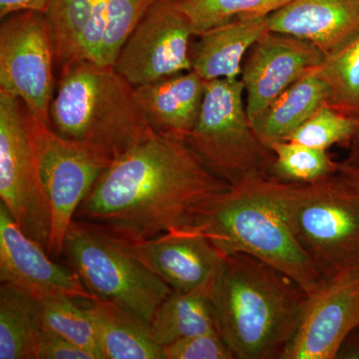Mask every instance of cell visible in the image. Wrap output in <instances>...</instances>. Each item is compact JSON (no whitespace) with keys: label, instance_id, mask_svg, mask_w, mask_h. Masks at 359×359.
Returning a JSON list of instances; mask_svg holds the SVG:
<instances>
[{"label":"cell","instance_id":"cell-1","mask_svg":"<svg viewBox=\"0 0 359 359\" xmlns=\"http://www.w3.org/2000/svg\"><path fill=\"white\" fill-rule=\"evenodd\" d=\"M230 187L185 140L154 131L104 170L74 219L123 242H142L190 226Z\"/></svg>","mask_w":359,"mask_h":359},{"label":"cell","instance_id":"cell-2","mask_svg":"<svg viewBox=\"0 0 359 359\" xmlns=\"http://www.w3.org/2000/svg\"><path fill=\"white\" fill-rule=\"evenodd\" d=\"M309 294L280 269L250 255H230L212 278L217 330L233 359H280Z\"/></svg>","mask_w":359,"mask_h":359},{"label":"cell","instance_id":"cell-3","mask_svg":"<svg viewBox=\"0 0 359 359\" xmlns=\"http://www.w3.org/2000/svg\"><path fill=\"white\" fill-rule=\"evenodd\" d=\"M294 186L269 177L245 180L207 203L188 226L200 231L223 256L257 257L311 294L323 276L290 228L287 204Z\"/></svg>","mask_w":359,"mask_h":359},{"label":"cell","instance_id":"cell-4","mask_svg":"<svg viewBox=\"0 0 359 359\" xmlns=\"http://www.w3.org/2000/svg\"><path fill=\"white\" fill-rule=\"evenodd\" d=\"M56 85L52 128L111 161L154 132L137 101L135 87L114 65L75 61L61 69Z\"/></svg>","mask_w":359,"mask_h":359},{"label":"cell","instance_id":"cell-5","mask_svg":"<svg viewBox=\"0 0 359 359\" xmlns=\"http://www.w3.org/2000/svg\"><path fill=\"white\" fill-rule=\"evenodd\" d=\"M62 255L90 294L128 311L149 327L173 292L121 241L85 222L74 219L70 224Z\"/></svg>","mask_w":359,"mask_h":359},{"label":"cell","instance_id":"cell-6","mask_svg":"<svg viewBox=\"0 0 359 359\" xmlns=\"http://www.w3.org/2000/svg\"><path fill=\"white\" fill-rule=\"evenodd\" d=\"M185 141L230 186L255 177L271 178L275 154L252 129L241 79L205 81L199 118Z\"/></svg>","mask_w":359,"mask_h":359},{"label":"cell","instance_id":"cell-7","mask_svg":"<svg viewBox=\"0 0 359 359\" xmlns=\"http://www.w3.org/2000/svg\"><path fill=\"white\" fill-rule=\"evenodd\" d=\"M287 214L323 280L359 266V192L339 173L318 183L294 184Z\"/></svg>","mask_w":359,"mask_h":359},{"label":"cell","instance_id":"cell-8","mask_svg":"<svg viewBox=\"0 0 359 359\" xmlns=\"http://www.w3.org/2000/svg\"><path fill=\"white\" fill-rule=\"evenodd\" d=\"M26 126L51 209L49 255L62 256L63 242L78 208L110 159L60 136L25 107Z\"/></svg>","mask_w":359,"mask_h":359},{"label":"cell","instance_id":"cell-9","mask_svg":"<svg viewBox=\"0 0 359 359\" xmlns=\"http://www.w3.org/2000/svg\"><path fill=\"white\" fill-rule=\"evenodd\" d=\"M0 199L21 230L49 254L51 209L28 135L25 105L0 90Z\"/></svg>","mask_w":359,"mask_h":359},{"label":"cell","instance_id":"cell-10","mask_svg":"<svg viewBox=\"0 0 359 359\" xmlns=\"http://www.w3.org/2000/svg\"><path fill=\"white\" fill-rule=\"evenodd\" d=\"M0 90L18 96L27 110L51 126L54 52L43 13L25 11L2 18Z\"/></svg>","mask_w":359,"mask_h":359},{"label":"cell","instance_id":"cell-11","mask_svg":"<svg viewBox=\"0 0 359 359\" xmlns=\"http://www.w3.org/2000/svg\"><path fill=\"white\" fill-rule=\"evenodd\" d=\"M192 36L177 0H157L123 45L115 69L134 87L188 72Z\"/></svg>","mask_w":359,"mask_h":359},{"label":"cell","instance_id":"cell-12","mask_svg":"<svg viewBox=\"0 0 359 359\" xmlns=\"http://www.w3.org/2000/svg\"><path fill=\"white\" fill-rule=\"evenodd\" d=\"M359 328V266L323 278L309 294L280 359H334Z\"/></svg>","mask_w":359,"mask_h":359},{"label":"cell","instance_id":"cell-13","mask_svg":"<svg viewBox=\"0 0 359 359\" xmlns=\"http://www.w3.org/2000/svg\"><path fill=\"white\" fill-rule=\"evenodd\" d=\"M325 58L308 40L271 30L262 35L248 52L240 77L250 123Z\"/></svg>","mask_w":359,"mask_h":359},{"label":"cell","instance_id":"cell-14","mask_svg":"<svg viewBox=\"0 0 359 359\" xmlns=\"http://www.w3.org/2000/svg\"><path fill=\"white\" fill-rule=\"evenodd\" d=\"M0 282L25 290L35 299L49 297L95 299L70 266L52 261L42 245L21 230L0 204Z\"/></svg>","mask_w":359,"mask_h":359},{"label":"cell","instance_id":"cell-15","mask_svg":"<svg viewBox=\"0 0 359 359\" xmlns=\"http://www.w3.org/2000/svg\"><path fill=\"white\" fill-rule=\"evenodd\" d=\"M121 242L177 292H190L211 283L224 259L200 231L191 226L142 242Z\"/></svg>","mask_w":359,"mask_h":359},{"label":"cell","instance_id":"cell-16","mask_svg":"<svg viewBox=\"0 0 359 359\" xmlns=\"http://www.w3.org/2000/svg\"><path fill=\"white\" fill-rule=\"evenodd\" d=\"M271 32L308 40L325 56L359 33V0H292L269 16Z\"/></svg>","mask_w":359,"mask_h":359},{"label":"cell","instance_id":"cell-17","mask_svg":"<svg viewBox=\"0 0 359 359\" xmlns=\"http://www.w3.org/2000/svg\"><path fill=\"white\" fill-rule=\"evenodd\" d=\"M205 81L195 71L135 87V95L151 128L186 140L199 118Z\"/></svg>","mask_w":359,"mask_h":359},{"label":"cell","instance_id":"cell-18","mask_svg":"<svg viewBox=\"0 0 359 359\" xmlns=\"http://www.w3.org/2000/svg\"><path fill=\"white\" fill-rule=\"evenodd\" d=\"M269 30V16L237 18L205 30L191 44L192 70L205 81L240 79L248 52Z\"/></svg>","mask_w":359,"mask_h":359},{"label":"cell","instance_id":"cell-19","mask_svg":"<svg viewBox=\"0 0 359 359\" xmlns=\"http://www.w3.org/2000/svg\"><path fill=\"white\" fill-rule=\"evenodd\" d=\"M103 359H164L162 347L140 318L101 299H83Z\"/></svg>","mask_w":359,"mask_h":359},{"label":"cell","instance_id":"cell-20","mask_svg":"<svg viewBox=\"0 0 359 359\" xmlns=\"http://www.w3.org/2000/svg\"><path fill=\"white\" fill-rule=\"evenodd\" d=\"M327 85L313 70L276 99L252 122V129L266 147L287 140L320 106L327 103Z\"/></svg>","mask_w":359,"mask_h":359},{"label":"cell","instance_id":"cell-21","mask_svg":"<svg viewBox=\"0 0 359 359\" xmlns=\"http://www.w3.org/2000/svg\"><path fill=\"white\" fill-rule=\"evenodd\" d=\"M211 283L190 292L173 290L162 302L150 325L151 337L158 346L218 332L210 299Z\"/></svg>","mask_w":359,"mask_h":359},{"label":"cell","instance_id":"cell-22","mask_svg":"<svg viewBox=\"0 0 359 359\" xmlns=\"http://www.w3.org/2000/svg\"><path fill=\"white\" fill-rule=\"evenodd\" d=\"M40 328L39 299L8 283H1L0 359H35Z\"/></svg>","mask_w":359,"mask_h":359},{"label":"cell","instance_id":"cell-23","mask_svg":"<svg viewBox=\"0 0 359 359\" xmlns=\"http://www.w3.org/2000/svg\"><path fill=\"white\" fill-rule=\"evenodd\" d=\"M313 72L327 85L330 107L359 118V33L325 60Z\"/></svg>","mask_w":359,"mask_h":359},{"label":"cell","instance_id":"cell-24","mask_svg":"<svg viewBox=\"0 0 359 359\" xmlns=\"http://www.w3.org/2000/svg\"><path fill=\"white\" fill-rule=\"evenodd\" d=\"M275 154L271 178L287 184H313L339 173V163L327 150L292 141L271 144Z\"/></svg>","mask_w":359,"mask_h":359},{"label":"cell","instance_id":"cell-25","mask_svg":"<svg viewBox=\"0 0 359 359\" xmlns=\"http://www.w3.org/2000/svg\"><path fill=\"white\" fill-rule=\"evenodd\" d=\"M81 299L59 295L39 299L41 327L55 332L72 344L103 359L99 349L95 327Z\"/></svg>","mask_w":359,"mask_h":359},{"label":"cell","instance_id":"cell-26","mask_svg":"<svg viewBox=\"0 0 359 359\" xmlns=\"http://www.w3.org/2000/svg\"><path fill=\"white\" fill-rule=\"evenodd\" d=\"M292 0H177L185 14L194 35L237 20L269 16Z\"/></svg>","mask_w":359,"mask_h":359},{"label":"cell","instance_id":"cell-27","mask_svg":"<svg viewBox=\"0 0 359 359\" xmlns=\"http://www.w3.org/2000/svg\"><path fill=\"white\" fill-rule=\"evenodd\" d=\"M358 130L359 118L342 114L325 103L287 141L327 151L334 145H351Z\"/></svg>","mask_w":359,"mask_h":359},{"label":"cell","instance_id":"cell-28","mask_svg":"<svg viewBox=\"0 0 359 359\" xmlns=\"http://www.w3.org/2000/svg\"><path fill=\"white\" fill-rule=\"evenodd\" d=\"M157 0H108L96 62L114 65L123 45Z\"/></svg>","mask_w":359,"mask_h":359},{"label":"cell","instance_id":"cell-29","mask_svg":"<svg viewBox=\"0 0 359 359\" xmlns=\"http://www.w3.org/2000/svg\"><path fill=\"white\" fill-rule=\"evenodd\" d=\"M162 349L164 359H233L219 332L188 337Z\"/></svg>","mask_w":359,"mask_h":359},{"label":"cell","instance_id":"cell-30","mask_svg":"<svg viewBox=\"0 0 359 359\" xmlns=\"http://www.w3.org/2000/svg\"><path fill=\"white\" fill-rule=\"evenodd\" d=\"M35 359H95L93 354L55 332L40 328L35 344Z\"/></svg>","mask_w":359,"mask_h":359},{"label":"cell","instance_id":"cell-31","mask_svg":"<svg viewBox=\"0 0 359 359\" xmlns=\"http://www.w3.org/2000/svg\"><path fill=\"white\" fill-rule=\"evenodd\" d=\"M339 174L359 192V167L351 163H339Z\"/></svg>","mask_w":359,"mask_h":359},{"label":"cell","instance_id":"cell-32","mask_svg":"<svg viewBox=\"0 0 359 359\" xmlns=\"http://www.w3.org/2000/svg\"><path fill=\"white\" fill-rule=\"evenodd\" d=\"M351 151L348 159L346 160V162L351 164L355 165L359 167V134H356L354 137L353 141L351 142Z\"/></svg>","mask_w":359,"mask_h":359},{"label":"cell","instance_id":"cell-33","mask_svg":"<svg viewBox=\"0 0 359 359\" xmlns=\"http://www.w3.org/2000/svg\"><path fill=\"white\" fill-rule=\"evenodd\" d=\"M356 332H358V337H359V328H358V330H356Z\"/></svg>","mask_w":359,"mask_h":359},{"label":"cell","instance_id":"cell-34","mask_svg":"<svg viewBox=\"0 0 359 359\" xmlns=\"http://www.w3.org/2000/svg\"><path fill=\"white\" fill-rule=\"evenodd\" d=\"M358 134H359V130H358Z\"/></svg>","mask_w":359,"mask_h":359}]
</instances>
